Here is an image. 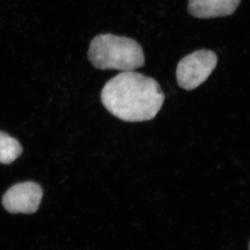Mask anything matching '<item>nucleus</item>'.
Wrapping results in <instances>:
<instances>
[{
    "label": "nucleus",
    "mask_w": 250,
    "mask_h": 250,
    "mask_svg": "<svg viewBox=\"0 0 250 250\" xmlns=\"http://www.w3.org/2000/svg\"><path fill=\"white\" fill-rule=\"evenodd\" d=\"M102 103L121 121H151L160 111L165 95L155 80L134 71L123 72L106 82L101 92Z\"/></svg>",
    "instance_id": "f257e3e1"
},
{
    "label": "nucleus",
    "mask_w": 250,
    "mask_h": 250,
    "mask_svg": "<svg viewBox=\"0 0 250 250\" xmlns=\"http://www.w3.org/2000/svg\"><path fill=\"white\" fill-rule=\"evenodd\" d=\"M88 57L93 67L101 70L134 71L145 65L143 49L137 41L111 34L95 36Z\"/></svg>",
    "instance_id": "f03ea898"
},
{
    "label": "nucleus",
    "mask_w": 250,
    "mask_h": 250,
    "mask_svg": "<svg viewBox=\"0 0 250 250\" xmlns=\"http://www.w3.org/2000/svg\"><path fill=\"white\" fill-rule=\"evenodd\" d=\"M218 64L216 54L208 49L195 51L184 57L177 67V83L186 90H192L206 82Z\"/></svg>",
    "instance_id": "7ed1b4c3"
},
{
    "label": "nucleus",
    "mask_w": 250,
    "mask_h": 250,
    "mask_svg": "<svg viewBox=\"0 0 250 250\" xmlns=\"http://www.w3.org/2000/svg\"><path fill=\"white\" fill-rule=\"evenodd\" d=\"M42 188L34 182H23L14 185L4 194L2 199L5 209L11 213H36L42 200Z\"/></svg>",
    "instance_id": "20e7f679"
},
{
    "label": "nucleus",
    "mask_w": 250,
    "mask_h": 250,
    "mask_svg": "<svg viewBox=\"0 0 250 250\" xmlns=\"http://www.w3.org/2000/svg\"><path fill=\"white\" fill-rule=\"evenodd\" d=\"M241 0H188L189 14L200 19L231 16L238 9Z\"/></svg>",
    "instance_id": "39448f33"
},
{
    "label": "nucleus",
    "mask_w": 250,
    "mask_h": 250,
    "mask_svg": "<svg viewBox=\"0 0 250 250\" xmlns=\"http://www.w3.org/2000/svg\"><path fill=\"white\" fill-rule=\"evenodd\" d=\"M22 151L17 140L0 131V164H11L22 154Z\"/></svg>",
    "instance_id": "423d86ee"
},
{
    "label": "nucleus",
    "mask_w": 250,
    "mask_h": 250,
    "mask_svg": "<svg viewBox=\"0 0 250 250\" xmlns=\"http://www.w3.org/2000/svg\"><path fill=\"white\" fill-rule=\"evenodd\" d=\"M249 250H250V244H249Z\"/></svg>",
    "instance_id": "0eeeda50"
}]
</instances>
